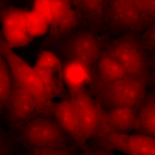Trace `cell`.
I'll use <instances>...</instances> for the list:
<instances>
[{
  "label": "cell",
  "mask_w": 155,
  "mask_h": 155,
  "mask_svg": "<svg viewBox=\"0 0 155 155\" xmlns=\"http://www.w3.org/2000/svg\"><path fill=\"white\" fill-rule=\"evenodd\" d=\"M53 0H34L33 10L41 15L51 24L53 17Z\"/></svg>",
  "instance_id": "cell-22"
},
{
  "label": "cell",
  "mask_w": 155,
  "mask_h": 155,
  "mask_svg": "<svg viewBox=\"0 0 155 155\" xmlns=\"http://www.w3.org/2000/svg\"><path fill=\"white\" fill-rule=\"evenodd\" d=\"M12 128L17 141L31 151L68 147L74 142L53 117L36 115Z\"/></svg>",
  "instance_id": "cell-2"
},
{
  "label": "cell",
  "mask_w": 155,
  "mask_h": 155,
  "mask_svg": "<svg viewBox=\"0 0 155 155\" xmlns=\"http://www.w3.org/2000/svg\"><path fill=\"white\" fill-rule=\"evenodd\" d=\"M54 46L66 61H75L91 69L103 52L101 39L91 28H77Z\"/></svg>",
  "instance_id": "cell-4"
},
{
  "label": "cell",
  "mask_w": 155,
  "mask_h": 155,
  "mask_svg": "<svg viewBox=\"0 0 155 155\" xmlns=\"http://www.w3.org/2000/svg\"><path fill=\"white\" fill-rule=\"evenodd\" d=\"M54 117L74 144L82 150L83 155H90L87 142L82 134L77 113L70 97L62 99L56 103Z\"/></svg>",
  "instance_id": "cell-12"
},
{
  "label": "cell",
  "mask_w": 155,
  "mask_h": 155,
  "mask_svg": "<svg viewBox=\"0 0 155 155\" xmlns=\"http://www.w3.org/2000/svg\"><path fill=\"white\" fill-rule=\"evenodd\" d=\"M63 72L64 83L69 95L90 85L93 75L90 68L73 61H65Z\"/></svg>",
  "instance_id": "cell-16"
},
{
  "label": "cell",
  "mask_w": 155,
  "mask_h": 155,
  "mask_svg": "<svg viewBox=\"0 0 155 155\" xmlns=\"http://www.w3.org/2000/svg\"><path fill=\"white\" fill-rule=\"evenodd\" d=\"M140 39L144 47L155 50V22L146 28Z\"/></svg>",
  "instance_id": "cell-24"
},
{
  "label": "cell",
  "mask_w": 155,
  "mask_h": 155,
  "mask_svg": "<svg viewBox=\"0 0 155 155\" xmlns=\"http://www.w3.org/2000/svg\"><path fill=\"white\" fill-rule=\"evenodd\" d=\"M17 140L11 131L2 129L0 134V155H11Z\"/></svg>",
  "instance_id": "cell-21"
},
{
  "label": "cell",
  "mask_w": 155,
  "mask_h": 155,
  "mask_svg": "<svg viewBox=\"0 0 155 155\" xmlns=\"http://www.w3.org/2000/svg\"><path fill=\"white\" fill-rule=\"evenodd\" d=\"M94 140L101 150L126 155H155V137L143 134L113 132Z\"/></svg>",
  "instance_id": "cell-7"
},
{
  "label": "cell",
  "mask_w": 155,
  "mask_h": 155,
  "mask_svg": "<svg viewBox=\"0 0 155 155\" xmlns=\"http://www.w3.org/2000/svg\"><path fill=\"white\" fill-rule=\"evenodd\" d=\"M106 5L107 25L111 30L137 34L149 26L135 0H106Z\"/></svg>",
  "instance_id": "cell-6"
},
{
  "label": "cell",
  "mask_w": 155,
  "mask_h": 155,
  "mask_svg": "<svg viewBox=\"0 0 155 155\" xmlns=\"http://www.w3.org/2000/svg\"><path fill=\"white\" fill-rule=\"evenodd\" d=\"M143 47L137 34L129 33L110 42L104 50L120 63L127 75L149 79V65Z\"/></svg>",
  "instance_id": "cell-5"
},
{
  "label": "cell",
  "mask_w": 155,
  "mask_h": 155,
  "mask_svg": "<svg viewBox=\"0 0 155 155\" xmlns=\"http://www.w3.org/2000/svg\"><path fill=\"white\" fill-rule=\"evenodd\" d=\"M4 113L6 122L12 127L38 115V110L33 97L14 80L13 91Z\"/></svg>",
  "instance_id": "cell-11"
},
{
  "label": "cell",
  "mask_w": 155,
  "mask_h": 155,
  "mask_svg": "<svg viewBox=\"0 0 155 155\" xmlns=\"http://www.w3.org/2000/svg\"><path fill=\"white\" fill-rule=\"evenodd\" d=\"M77 113L84 138L93 140L99 132L102 121L103 109L86 89L69 95Z\"/></svg>",
  "instance_id": "cell-9"
},
{
  "label": "cell",
  "mask_w": 155,
  "mask_h": 155,
  "mask_svg": "<svg viewBox=\"0 0 155 155\" xmlns=\"http://www.w3.org/2000/svg\"><path fill=\"white\" fill-rule=\"evenodd\" d=\"M149 78L126 75L103 87L95 99L104 110L128 107L139 109L146 97Z\"/></svg>",
  "instance_id": "cell-3"
},
{
  "label": "cell",
  "mask_w": 155,
  "mask_h": 155,
  "mask_svg": "<svg viewBox=\"0 0 155 155\" xmlns=\"http://www.w3.org/2000/svg\"><path fill=\"white\" fill-rule=\"evenodd\" d=\"M139 110L138 108L128 107L104 110L110 133L127 134L135 130Z\"/></svg>",
  "instance_id": "cell-15"
},
{
  "label": "cell",
  "mask_w": 155,
  "mask_h": 155,
  "mask_svg": "<svg viewBox=\"0 0 155 155\" xmlns=\"http://www.w3.org/2000/svg\"><path fill=\"white\" fill-rule=\"evenodd\" d=\"M141 15L149 25L155 22V0H135Z\"/></svg>",
  "instance_id": "cell-20"
},
{
  "label": "cell",
  "mask_w": 155,
  "mask_h": 155,
  "mask_svg": "<svg viewBox=\"0 0 155 155\" xmlns=\"http://www.w3.org/2000/svg\"><path fill=\"white\" fill-rule=\"evenodd\" d=\"M26 22L28 31L33 38L42 36L48 32L49 23L33 9L26 11Z\"/></svg>",
  "instance_id": "cell-19"
},
{
  "label": "cell",
  "mask_w": 155,
  "mask_h": 155,
  "mask_svg": "<svg viewBox=\"0 0 155 155\" xmlns=\"http://www.w3.org/2000/svg\"><path fill=\"white\" fill-rule=\"evenodd\" d=\"M33 67L51 99L67 98L63 65L57 54L44 49L38 56Z\"/></svg>",
  "instance_id": "cell-8"
},
{
  "label": "cell",
  "mask_w": 155,
  "mask_h": 155,
  "mask_svg": "<svg viewBox=\"0 0 155 155\" xmlns=\"http://www.w3.org/2000/svg\"><path fill=\"white\" fill-rule=\"evenodd\" d=\"M22 155H73V151L68 147L33 150Z\"/></svg>",
  "instance_id": "cell-23"
},
{
  "label": "cell",
  "mask_w": 155,
  "mask_h": 155,
  "mask_svg": "<svg viewBox=\"0 0 155 155\" xmlns=\"http://www.w3.org/2000/svg\"><path fill=\"white\" fill-rule=\"evenodd\" d=\"M26 11L18 8L9 7L1 13V35L11 48L20 47L33 40L27 28Z\"/></svg>",
  "instance_id": "cell-10"
},
{
  "label": "cell",
  "mask_w": 155,
  "mask_h": 155,
  "mask_svg": "<svg viewBox=\"0 0 155 155\" xmlns=\"http://www.w3.org/2000/svg\"><path fill=\"white\" fill-rule=\"evenodd\" d=\"M135 130L155 137V95H147L140 106Z\"/></svg>",
  "instance_id": "cell-17"
},
{
  "label": "cell",
  "mask_w": 155,
  "mask_h": 155,
  "mask_svg": "<svg viewBox=\"0 0 155 155\" xmlns=\"http://www.w3.org/2000/svg\"><path fill=\"white\" fill-rule=\"evenodd\" d=\"M152 68V72L151 78L153 82L155 84V59L153 61Z\"/></svg>",
  "instance_id": "cell-26"
},
{
  "label": "cell",
  "mask_w": 155,
  "mask_h": 155,
  "mask_svg": "<svg viewBox=\"0 0 155 155\" xmlns=\"http://www.w3.org/2000/svg\"><path fill=\"white\" fill-rule=\"evenodd\" d=\"M14 78L5 58L0 55V110L4 113L13 89Z\"/></svg>",
  "instance_id": "cell-18"
},
{
  "label": "cell",
  "mask_w": 155,
  "mask_h": 155,
  "mask_svg": "<svg viewBox=\"0 0 155 155\" xmlns=\"http://www.w3.org/2000/svg\"><path fill=\"white\" fill-rule=\"evenodd\" d=\"M0 55L5 58L8 64L14 81L28 92L35 100L38 106V115L54 117L57 103L48 96L33 67L15 53L2 35L0 38Z\"/></svg>",
  "instance_id": "cell-1"
},
{
  "label": "cell",
  "mask_w": 155,
  "mask_h": 155,
  "mask_svg": "<svg viewBox=\"0 0 155 155\" xmlns=\"http://www.w3.org/2000/svg\"><path fill=\"white\" fill-rule=\"evenodd\" d=\"M94 155H116L110 151L105 150H100L98 151L95 153Z\"/></svg>",
  "instance_id": "cell-25"
},
{
  "label": "cell",
  "mask_w": 155,
  "mask_h": 155,
  "mask_svg": "<svg viewBox=\"0 0 155 155\" xmlns=\"http://www.w3.org/2000/svg\"><path fill=\"white\" fill-rule=\"evenodd\" d=\"M83 20L96 31L101 29L107 25L106 0H72Z\"/></svg>",
  "instance_id": "cell-14"
},
{
  "label": "cell",
  "mask_w": 155,
  "mask_h": 155,
  "mask_svg": "<svg viewBox=\"0 0 155 155\" xmlns=\"http://www.w3.org/2000/svg\"><path fill=\"white\" fill-rule=\"evenodd\" d=\"M96 66L95 74L93 76L89 92L94 96L105 86L127 75L120 63L105 50Z\"/></svg>",
  "instance_id": "cell-13"
}]
</instances>
